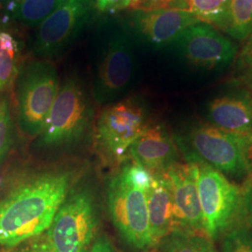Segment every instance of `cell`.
<instances>
[{
  "instance_id": "ffe728a7",
  "label": "cell",
  "mask_w": 252,
  "mask_h": 252,
  "mask_svg": "<svg viewBox=\"0 0 252 252\" xmlns=\"http://www.w3.org/2000/svg\"><path fill=\"white\" fill-rule=\"evenodd\" d=\"M66 0H20L14 21L25 27H38Z\"/></svg>"
},
{
  "instance_id": "7a4b0ae2",
  "label": "cell",
  "mask_w": 252,
  "mask_h": 252,
  "mask_svg": "<svg viewBox=\"0 0 252 252\" xmlns=\"http://www.w3.org/2000/svg\"><path fill=\"white\" fill-rule=\"evenodd\" d=\"M184 159L193 162L197 168L196 183L204 234L215 241L232 228L247 222L243 189L197 157L186 156Z\"/></svg>"
},
{
  "instance_id": "7c38bea8",
  "label": "cell",
  "mask_w": 252,
  "mask_h": 252,
  "mask_svg": "<svg viewBox=\"0 0 252 252\" xmlns=\"http://www.w3.org/2000/svg\"><path fill=\"white\" fill-rule=\"evenodd\" d=\"M173 44L188 63L206 69L227 66L237 54V47L205 22L185 29Z\"/></svg>"
},
{
  "instance_id": "52a82bcc",
  "label": "cell",
  "mask_w": 252,
  "mask_h": 252,
  "mask_svg": "<svg viewBox=\"0 0 252 252\" xmlns=\"http://www.w3.org/2000/svg\"><path fill=\"white\" fill-rule=\"evenodd\" d=\"M108 29L100 42L94 79V98L100 106L118 101L130 86L135 70L134 37L126 26Z\"/></svg>"
},
{
  "instance_id": "8fae6325",
  "label": "cell",
  "mask_w": 252,
  "mask_h": 252,
  "mask_svg": "<svg viewBox=\"0 0 252 252\" xmlns=\"http://www.w3.org/2000/svg\"><path fill=\"white\" fill-rule=\"evenodd\" d=\"M199 22L188 9H134L126 26L133 37L158 50L173 44L185 29Z\"/></svg>"
},
{
  "instance_id": "6da1fadb",
  "label": "cell",
  "mask_w": 252,
  "mask_h": 252,
  "mask_svg": "<svg viewBox=\"0 0 252 252\" xmlns=\"http://www.w3.org/2000/svg\"><path fill=\"white\" fill-rule=\"evenodd\" d=\"M70 172L52 170L18 184L0 200V247L9 252L44 234L68 195Z\"/></svg>"
},
{
  "instance_id": "3957f363",
  "label": "cell",
  "mask_w": 252,
  "mask_h": 252,
  "mask_svg": "<svg viewBox=\"0 0 252 252\" xmlns=\"http://www.w3.org/2000/svg\"><path fill=\"white\" fill-rule=\"evenodd\" d=\"M146 189L133 180L127 161L118 166L107 187L110 220L122 239L136 252L154 248L150 232Z\"/></svg>"
},
{
  "instance_id": "f546056e",
  "label": "cell",
  "mask_w": 252,
  "mask_h": 252,
  "mask_svg": "<svg viewBox=\"0 0 252 252\" xmlns=\"http://www.w3.org/2000/svg\"><path fill=\"white\" fill-rule=\"evenodd\" d=\"M247 159L250 166V177L246 181H250L252 183V134L249 135L248 137V148H247ZM245 181V182H246Z\"/></svg>"
},
{
  "instance_id": "484cf974",
  "label": "cell",
  "mask_w": 252,
  "mask_h": 252,
  "mask_svg": "<svg viewBox=\"0 0 252 252\" xmlns=\"http://www.w3.org/2000/svg\"><path fill=\"white\" fill-rule=\"evenodd\" d=\"M8 252H54V251L49 243L44 233L24 243L20 244Z\"/></svg>"
},
{
  "instance_id": "1f68e13d",
  "label": "cell",
  "mask_w": 252,
  "mask_h": 252,
  "mask_svg": "<svg viewBox=\"0 0 252 252\" xmlns=\"http://www.w3.org/2000/svg\"><path fill=\"white\" fill-rule=\"evenodd\" d=\"M252 35V33H251V36Z\"/></svg>"
},
{
  "instance_id": "4dcf8cb0",
  "label": "cell",
  "mask_w": 252,
  "mask_h": 252,
  "mask_svg": "<svg viewBox=\"0 0 252 252\" xmlns=\"http://www.w3.org/2000/svg\"><path fill=\"white\" fill-rule=\"evenodd\" d=\"M143 252H157V251H156L155 248H153V249H150V250H148V251Z\"/></svg>"
},
{
  "instance_id": "ac0fdd59",
  "label": "cell",
  "mask_w": 252,
  "mask_h": 252,
  "mask_svg": "<svg viewBox=\"0 0 252 252\" xmlns=\"http://www.w3.org/2000/svg\"><path fill=\"white\" fill-rule=\"evenodd\" d=\"M157 252H219L205 234L174 230L154 247Z\"/></svg>"
},
{
  "instance_id": "5bb4252c",
  "label": "cell",
  "mask_w": 252,
  "mask_h": 252,
  "mask_svg": "<svg viewBox=\"0 0 252 252\" xmlns=\"http://www.w3.org/2000/svg\"><path fill=\"white\" fill-rule=\"evenodd\" d=\"M179 149L174 136L162 124L150 123L131 145L128 155L152 175L167 171L179 161Z\"/></svg>"
},
{
  "instance_id": "4316f807",
  "label": "cell",
  "mask_w": 252,
  "mask_h": 252,
  "mask_svg": "<svg viewBox=\"0 0 252 252\" xmlns=\"http://www.w3.org/2000/svg\"><path fill=\"white\" fill-rule=\"evenodd\" d=\"M137 0H96L95 8L100 12L114 13L127 7L134 8Z\"/></svg>"
},
{
  "instance_id": "5b68a950",
  "label": "cell",
  "mask_w": 252,
  "mask_h": 252,
  "mask_svg": "<svg viewBox=\"0 0 252 252\" xmlns=\"http://www.w3.org/2000/svg\"><path fill=\"white\" fill-rule=\"evenodd\" d=\"M16 83V113L21 132L40 135L60 89L57 68L51 60L37 59L21 66Z\"/></svg>"
},
{
  "instance_id": "f1b7e54d",
  "label": "cell",
  "mask_w": 252,
  "mask_h": 252,
  "mask_svg": "<svg viewBox=\"0 0 252 252\" xmlns=\"http://www.w3.org/2000/svg\"><path fill=\"white\" fill-rule=\"evenodd\" d=\"M89 252H117V251L107 234H100L92 245Z\"/></svg>"
},
{
  "instance_id": "8992f818",
  "label": "cell",
  "mask_w": 252,
  "mask_h": 252,
  "mask_svg": "<svg viewBox=\"0 0 252 252\" xmlns=\"http://www.w3.org/2000/svg\"><path fill=\"white\" fill-rule=\"evenodd\" d=\"M151 122L141 102L135 98L118 100L105 106L94 128V148L107 166H119L128 151Z\"/></svg>"
},
{
  "instance_id": "7402d4cb",
  "label": "cell",
  "mask_w": 252,
  "mask_h": 252,
  "mask_svg": "<svg viewBox=\"0 0 252 252\" xmlns=\"http://www.w3.org/2000/svg\"><path fill=\"white\" fill-rule=\"evenodd\" d=\"M221 252H252V227L245 222L223 234Z\"/></svg>"
},
{
  "instance_id": "9c48e42d",
  "label": "cell",
  "mask_w": 252,
  "mask_h": 252,
  "mask_svg": "<svg viewBox=\"0 0 252 252\" xmlns=\"http://www.w3.org/2000/svg\"><path fill=\"white\" fill-rule=\"evenodd\" d=\"M93 109L77 78L70 77L60 86L58 94L40 133L39 143L60 147L80 139L90 125Z\"/></svg>"
},
{
  "instance_id": "e0dca14e",
  "label": "cell",
  "mask_w": 252,
  "mask_h": 252,
  "mask_svg": "<svg viewBox=\"0 0 252 252\" xmlns=\"http://www.w3.org/2000/svg\"><path fill=\"white\" fill-rule=\"evenodd\" d=\"M21 47L10 33L0 30V92L9 90L21 69Z\"/></svg>"
},
{
  "instance_id": "d6986e66",
  "label": "cell",
  "mask_w": 252,
  "mask_h": 252,
  "mask_svg": "<svg viewBox=\"0 0 252 252\" xmlns=\"http://www.w3.org/2000/svg\"><path fill=\"white\" fill-rule=\"evenodd\" d=\"M252 0H228L221 30L232 38L243 41L251 36Z\"/></svg>"
},
{
  "instance_id": "44dd1931",
  "label": "cell",
  "mask_w": 252,
  "mask_h": 252,
  "mask_svg": "<svg viewBox=\"0 0 252 252\" xmlns=\"http://www.w3.org/2000/svg\"><path fill=\"white\" fill-rule=\"evenodd\" d=\"M189 10L202 22L221 29L225 19L228 0H188Z\"/></svg>"
},
{
  "instance_id": "d6a6232c",
  "label": "cell",
  "mask_w": 252,
  "mask_h": 252,
  "mask_svg": "<svg viewBox=\"0 0 252 252\" xmlns=\"http://www.w3.org/2000/svg\"><path fill=\"white\" fill-rule=\"evenodd\" d=\"M5 252V251H4V252Z\"/></svg>"
},
{
  "instance_id": "4fadbf2b",
  "label": "cell",
  "mask_w": 252,
  "mask_h": 252,
  "mask_svg": "<svg viewBox=\"0 0 252 252\" xmlns=\"http://www.w3.org/2000/svg\"><path fill=\"white\" fill-rule=\"evenodd\" d=\"M165 173L171 184L174 230L204 234L196 165L193 162H177Z\"/></svg>"
},
{
  "instance_id": "9a60e30c",
  "label": "cell",
  "mask_w": 252,
  "mask_h": 252,
  "mask_svg": "<svg viewBox=\"0 0 252 252\" xmlns=\"http://www.w3.org/2000/svg\"><path fill=\"white\" fill-rule=\"evenodd\" d=\"M240 88L211 100L207 105V118L211 126L220 130L249 135L252 134V95Z\"/></svg>"
},
{
  "instance_id": "603a6c76",
  "label": "cell",
  "mask_w": 252,
  "mask_h": 252,
  "mask_svg": "<svg viewBox=\"0 0 252 252\" xmlns=\"http://www.w3.org/2000/svg\"><path fill=\"white\" fill-rule=\"evenodd\" d=\"M13 122L10 101L6 93L0 92V164L5 160L12 143Z\"/></svg>"
},
{
  "instance_id": "30bf717a",
  "label": "cell",
  "mask_w": 252,
  "mask_h": 252,
  "mask_svg": "<svg viewBox=\"0 0 252 252\" xmlns=\"http://www.w3.org/2000/svg\"><path fill=\"white\" fill-rule=\"evenodd\" d=\"M93 0H66L38 26L32 53L51 60L72 44L93 18Z\"/></svg>"
},
{
  "instance_id": "ba28073f",
  "label": "cell",
  "mask_w": 252,
  "mask_h": 252,
  "mask_svg": "<svg viewBox=\"0 0 252 252\" xmlns=\"http://www.w3.org/2000/svg\"><path fill=\"white\" fill-rule=\"evenodd\" d=\"M98 212L87 189L69 191L46 236L54 252H89L97 237Z\"/></svg>"
},
{
  "instance_id": "277c9868",
  "label": "cell",
  "mask_w": 252,
  "mask_h": 252,
  "mask_svg": "<svg viewBox=\"0 0 252 252\" xmlns=\"http://www.w3.org/2000/svg\"><path fill=\"white\" fill-rule=\"evenodd\" d=\"M249 135L232 134L210 124H199L174 138L184 157H197L222 175L245 182L251 174L247 159Z\"/></svg>"
},
{
  "instance_id": "2e32d148",
  "label": "cell",
  "mask_w": 252,
  "mask_h": 252,
  "mask_svg": "<svg viewBox=\"0 0 252 252\" xmlns=\"http://www.w3.org/2000/svg\"><path fill=\"white\" fill-rule=\"evenodd\" d=\"M150 232L154 247L174 231V207L171 184L166 173L153 175L146 189Z\"/></svg>"
},
{
  "instance_id": "cb8c5ba5",
  "label": "cell",
  "mask_w": 252,
  "mask_h": 252,
  "mask_svg": "<svg viewBox=\"0 0 252 252\" xmlns=\"http://www.w3.org/2000/svg\"><path fill=\"white\" fill-rule=\"evenodd\" d=\"M236 59L235 77L237 85L252 95V35L247 38Z\"/></svg>"
},
{
  "instance_id": "d4e9b609",
  "label": "cell",
  "mask_w": 252,
  "mask_h": 252,
  "mask_svg": "<svg viewBox=\"0 0 252 252\" xmlns=\"http://www.w3.org/2000/svg\"><path fill=\"white\" fill-rule=\"evenodd\" d=\"M134 9H188V0H137Z\"/></svg>"
},
{
  "instance_id": "83f0119b",
  "label": "cell",
  "mask_w": 252,
  "mask_h": 252,
  "mask_svg": "<svg viewBox=\"0 0 252 252\" xmlns=\"http://www.w3.org/2000/svg\"><path fill=\"white\" fill-rule=\"evenodd\" d=\"M244 209L246 221L252 227V183L250 181L244 182L243 188Z\"/></svg>"
}]
</instances>
